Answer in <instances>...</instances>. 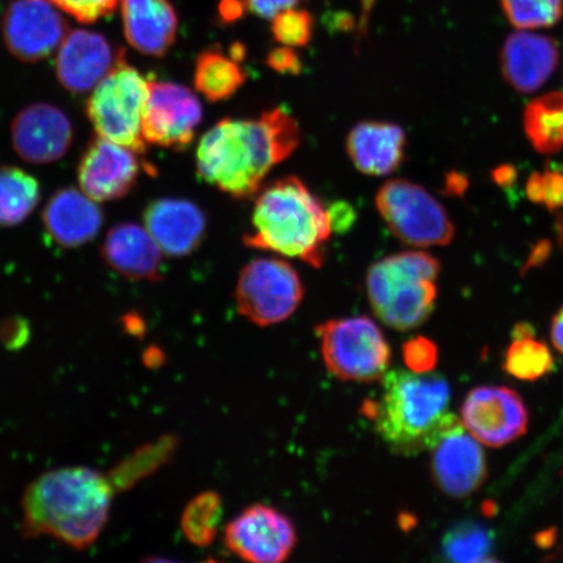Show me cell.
Returning a JSON list of instances; mask_svg holds the SVG:
<instances>
[{
	"mask_svg": "<svg viewBox=\"0 0 563 563\" xmlns=\"http://www.w3.org/2000/svg\"><path fill=\"white\" fill-rule=\"evenodd\" d=\"M300 140L297 121L280 108L258 119H223L200 140L197 174L234 199H250L272 168L291 156Z\"/></svg>",
	"mask_w": 563,
	"mask_h": 563,
	"instance_id": "obj_1",
	"label": "cell"
},
{
	"mask_svg": "<svg viewBox=\"0 0 563 563\" xmlns=\"http://www.w3.org/2000/svg\"><path fill=\"white\" fill-rule=\"evenodd\" d=\"M108 476L89 467H65L42 474L21 499V534L51 537L86 551L108 525L112 497Z\"/></svg>",
	"mask_w": 563,
	"mask_h": 563,
	"instance_id": "obj_2",
	"label": "cell"
},
{
	"mask_svg": "<svg viewBox=\"0 0 563 563\" xmlns=\"http://www.w3.org/2000/svg\"><path fill=\"white\" fill-rule=\"evenodd\" d=\"M382 397L365 404L376 431L394 453L417 455L432 450L443 432L460 420L449 412L445 378L402 369L386 372Z\"/></svg>",
	"mask_w": 563,
	"mask_h": 563,
	"instance_id": "obj_3",
	"label": "cell"
},
{
	"mask_svg": "<svg viewBox=\"0 0 563 563\" xmlns=\"http://www.w3.org/2000/svg\"><path fill=\"white\" fill-rule=\"evenodd\" d=\"M332 231L329 211L319 197L300 179L286 176L256 197L252 231L243 242L250 249L277 252L321 267Z\"/></svg>",
	"mask_w": 563,
	"mask_h": 563,
	"instance_id": "obj_4",
	"label": "cell"
},
{
	"mask_svg": "<svg viewBox=\"0 0 563 563\" xmlns=\"http://www.w3.org/2000/svg\"><path fill=\"white\" fill-rule=\"evenodd\" d=\"M439 274V260L427 252H400L373 264L367 274L373 311L393 329L420 327L433 312Z\"/></svg>",
	"mask_w": 563,
	"mask_h": 563,
	"instance_id": "obj_5",
	"label": "cell"
},
{
	"mask_svg": "<svg viewBox=\"0 0 563 563\" xmlns=\"http://www.w3.org/2000/svg\"><path fill=\"white\" fill-rule=\"evenodd\" d=\"M150 81L126 62L121 52L115 66L97 84L88 98L86 112L97 136L143 154L146 144L141 132Z\"/></svg>",
	"mask_w": 563,
	"mask_h": 563,
	"instance_id": "obj_6",
	"label": "cell"
},
{
	"mask_svg": "<svg viewBox=\"0 0 563 563\" xmlns=\"http://www.w3.org/2000/svg\"><path fill=\"white\" fill-rule=\"evenodd\" d=\"M316 333L327 368L343 382H377L389 367V343L367 316L323 322Z\"/></svg>",
	"mask_w": 563,
	"mask_h": 563,
	"instance_id": "obj_7",
	"label": "cell"
},
{
	"mask_svg": "<svg viewBox=\"0 0 563 563\" xmlns=\"http://www.w3.org/2000/svg\"><path fill=\"white\" fill-rule=\"evenodd\" d=\"M376 206L400 242L415 246L446 245L455 228L445 208L421 186L404 179L386 181L376 196Z\"/></svg>",
	"mask_w": 563,
	"mask_h": 563,
	"instance_id": "obj_8",
	"label": "cell"
},
{
	"mask_svg": "<svg viewBox=\"0 0 563 563\" xmlns=\"http://www.w3.org/2000/svg\"><path fill=\"white\" fill-rule=\"evenodd\" d=\"M235 298L239 312L264 328L292 316L305 298V287L284 260L257 258L242 271Z\"/></svg>",
	"mask_w": 563,
	"mask_h": 563,
	"instance_id": "obj_9",
	"label": "cell"
},
{
	"mask_svg": "<svg viewBox=\"0 0 563 563\" xmlns=\"http://www.w3.org/2000/svg\"><path fill=\"white\" fill-rule=\"evenodd\" d=\"M201 119V103L191 89L174 82L150 81L141 125L146 145L185 151L192 144Z\"/></svg>",
	"mask_w": 563,
	"mask_h": 563,
	"instance_id": "obj_10",
	"label": "cell"
},
{
	"mask_svg": "<svg viewBox=\"0 0 563 563\" xmlns=\"http://www.w3.org/2000/svg\"><path fill=\"white\" fill-rule=\"evenodd\" d=\"M2 32L15 58L35 63L58 52L68 23L51 0H16L4 13Z\"/></svg>",
	"mask_w": 563,
	"mask_h": 563,
	"instance_id": "obj_11",
	"label": "cell"
},
{
	"mask_svg": "<svg viewBox=\"0 0 563 563\" xmlns=\"http://www.w3.org/2000/svg\"><path fill=\"white\" fill-rule=\"evenodd\" d=\"M224 544L244 561H286L297 544V532L285 514L256 504L232 519L224 530Z\"/></svg>",
	"mask_w": 563,
	"mask_h": 563,
	"instance_id": "obj_12",
	"label": "cell"
},
{
	"mask_svg": "<svg viewBox=\"0 0 563 563\" xmlns=\"http://www.w3.org/2000/svg\"><path fill=\"white\" fill-rule=\"evenodd\" d=\"M462 424L484 445L501 448L527 432L528 411L523 399L509 387L481 386L464 400Z\"/></svg>",
	"mask_w": 563,
	"mask_h": 563,
	"instance_id": "obj_13",
	"label": "cell"
},
{
	"mask_svg": "<svg viewBox=\"0 0 563 563\" xmlns=\"http://www.w3.org/2000/svg\"><path fill=\"white\" fill-rule=\"evenodd\" d=\"M137 154L108 139H91L77 167L81 191L97 202L122 199L135 188L143 168Z\"/></svg>",
	"mask_w": 563,
	"mask_h": 563,
	"instance_id": "obj_14",
	"label": "cell"
},
{
	"mask_svg": "<svg viewBox=\"0 0 563 563\" xmlns=\"http://www.w3.org/2000/svg\"><path fill=\"white\" fill-rule=\"evenodd\" d=\"M432 474L438 487L453 498L473 495L487 478V462L478 441L457 420L432 448Z\"/></svg>",
	"mask_w": 563,
	"mask_h": 563,
	"instance_id": "obj_15",
	"label": "cell"
},
{
	"mask_svg": "<svg viewBox=\"0 0 563 563\" xmlns=\"http://www.w3.org/2000/svg\"><path fill=\"white\" fill-rule=\"evenodd\" d=\"M13 150L30 164H52L66 156L74 126L66 112L51 103L26 106L11 125Z\"/></svg>",
	"mask_w": 563,
	"mask_h": 563,
	"instance_id": "obj_16",
	"label": "cell"
},
{
	"mask_svg": "<svg viewBox=\"0 0 563 563\" xmlns=\"http://www.w3.org/2000/svg\"><path fill=\"white\" fill-rule=\"evenodd\" d=\"M121 51H114L101 33L70 32L63 40L55 59L60 86L74 95H87L115 66Z\"/></svg>",
	"mask_w": 563,
	"mask_h": 563,
	"instance_id": "obj_17",
	"label": "cell"
},
{
	"mask_svg": "<svg viewBox=\"0 0 563 563\" xmlns=\"http://www.w3.org/2000/svg\"><path fill=\"white\" fill-rule=\"evenodd\" d=\"M559 63L558 41L549 35L519 30L503 46L504 77L519 93L530 95L543 87Z\"/></svg>",
	"mask_w": 563,
	"mask_h": 563,
	"instance_id": "obj_18",
	"label": "cell"
},
{
	"mask_svg": "<svg viewBox=\"0 0 563 563\" xmlns=\"http://www.w3.org/2000/svg\"><path fill=\"white\" fill-rule=\"evenodd\" d=\"M143 218L145 229L162 252L172 257L191 255L207 235V217L191 201L154 200L145 208Z\"/></svg>",
	"mask_w": 563,
	"mask_h": 563,
	"instance_id": "obj_19",
	"label": "cell"
},
{
	"mask_svg": "<svg viewBox=\"0 0 563 563\" xmlns=\"http://www.w3.org/2000/svg\"><path fill=\"white\" fill-rule=\"evenodd\" d=\"M104 221L98 202L74 187L56 191L42 214L47 235L62 249H77L100 234Z\"/></svg>",
	"mask_w": 563,
	"mask_h": 563,
	"instance_id": "obj_20",
	"label": "cell"
},
{
	"mask_svg": "<svg viewBox=\"0 0 563 563\" xmlns=\"http://www.w3.org/2000/svg\"><path fill=\"white\" fill-rule=\"evenodd\" d=\"M103 262L132 280L161 279L162 250L151 232L136 223H118L101 246Z\"/></svg>",
	"mask_w": 563,
	"mask_h": 563,
	"instance_id": "obj_21",
	"label": "cell"
},
{
	"mask_svg": "<svg viewBox=\"0 0 563 563\" xmlns=\"http://www.w3.org/2000/svg\"><path fill=\"white\" fill-rule=\"evenodd\" d=\"M124 37L141 54L162 58L174 46L178 16L170 0H122Z\"/></svg>",
	"mask_w": 563,
	"mask_h": 563,
	"instance_id": "obj_22",
	"label": "cell"
},
{
	"mask_svg": "<svg viewBox=\"0 0 563 563\" xmlns=\"http://www.w3.org/2000/svg\"><path fill=\"white\" fill-rule=\"evenodd\" d=\"M406 144V133L399 125L362 122L349 133L346 150L358 172L369 176H385L404 164Z\"/></svg>",
	"mask_w": 563,
	"mask_h": 563,
	"instance_id": "obj_23",
	"label": "cell"
},
{
	"mask_svg": "<svg viewBox=\"0 0 563 563\" xmlns=\"http://www.w3.org/2000/svg\"><path fill=\"white\" fill-rule=\"evenodd\" d=\"M525 131L541 154L558 153L563 147V93L553 91L527 106Z\"/></svg>",
	"mask_w": 563,
	"mask_h": 563,
	"instance_id": "obj_24",
	"label": "cell"
},
{
	"mask_svg": "<svg viewBox=\"0 0 563 563\" xmlns=\"http://www.w3.org/2000/svg\"><path fill=\"white\" fill-rule=\"evenodd\" d=\"M195 87L210 102L229 100L243 86L246 75L239 63L220 51L199 55L195 67Z\"/></svg>",
	"mask_w": 563,
	"mask_h": 563,
	"instance_id": "obj_25",
	"label": "cell"
},
{
	"mask_svg": "<svg viewBox=\"0 0 563 563\" xmlns=\"http://www.w3.org/2000/svg\"><path fill=\"white\" fill-rule=\"evenodd\" d=\"M40 200V183L33 175L15 166L0 167V227L24 222Z\"/></svg>",
	"mask_w": 563,
	"mask_h": 563,
	"instance_id": "obj_26",
	"label": "cell"
},
{
	"mask_svg": "<svg viewBox=\"0 0 563 563\" xmlns=\"http://www.w3.org/2000/svg\"><path fill=\"white\" fill-rule=\"evenodd\" d=\"M176 441L165 438L140 448L135 453L112 468L108 476L114 492L129 490L144 477L158 470L173 455Z\"/></svg>",
	"mask_w": 563,
	"mask_h": 563,
	"instance_id": "obj_27",
	"label": "cell"
},
{
	"mask_svg": "<svg viewBox=\"0 0 563 563\" xmlns=\"http://www.w3.org/2000/svg\"><path fill=\"white\" fill-rule=\"evenodd\" d=\"M554 368L551 350L534 335L514 336L504 358V369L510 376L523 382H537Z\"/></svg>",
	"mask_w": 563,
	"mask_h": 563,
	"instance_id": "obj_28",
	"label": "cell"
},
{
	"mask_svg": "<svg viewBox=\"0 0 563 563\" xmlns=\"http://www.w3.org/2000/svg\"><path fill=\"white\" fill-rule=\"evenodd\" d=\"M222 499L216 492H203L187 505L181 530L189 543L208 547L217 538L222 519Z\"/></svg>",
	"mask_w": 563,
	"mask_h": 563,
	"instance_id": "obj_29",
	"label": "cell"
},
{
	"mask_svg": "<svg viewBox=\"0 0 563 563\" xmlns=\"http://www.w3.org/2000/svg\"><path fill=\"white\" fill-rule=\"evenodd\" d=\"M492 533L488 528L475 522H463L449 530L442 540V553L453 562L492 561Z\"/></svg>",
	"mask_w": 563,
	"mask_h": 563,
	"instance_id": "obj_30",
	"label": "cell"
},
{
	"mask_svg": "<svg viewBox=\"0 0 563 563\" xmlns=\"http://www.w3.org/2000/svg\"><path fill=\"white\" fill-rule=\"evenodd\" d=\"M503 11L520 31L544 30L563 18V0H501Z\"/></svg>",
	"mask_w": 563,
	"mask_h": 563,
	"instance_id": "obj_31",
	"label": "cell"
},
{
	"mask_svg": "<svg viewBox=\"0 0 563 563\" xmlns=\"http://www.w3.org/2000/svg\"><path fill=\"white\" fill-rule=\"evenodd\" d=\"M274 40L290 47H305L313 34V18L306 10L288 9L273 18Z\"/></svg>",
	"mask_w": 563,
	"mask_h": 563,
	"instance_id": "obj_32",
	"label": "cell"
},
{
	"mask_svg": "<svg viewBox=\"0 0 563 563\" xmlns=\"http://www.w3.org/2000/svg\"><path fill=\"white\" fill-rule=\"evenodd\" d=\"M528 199L541 203L549 210L563 208V174L547 170L534 173L526 186Z\"/></svg>",
	"mask_w": 563,
	"mask_h": 563,
	"instance_id": "obj_33",
	"label": "cell"
},
{
	"mask_svg": "<svg viewBox=\"0 0 563 563\" xmlns=\"http://www.w3.org/2000/svg\"><path fill=\"white\" fill-rule=\"evenodd\" d=\"M51 2L79 23L91 24L111 15L119 0H51Z\"/></svg>",
	"mask_w": 563,
	"mask_h": 563,
	"instance_id": "obj_34",
	"label": "cell"
},
{
	"mask_svg": "<svg viewBox=\"0 0 563 563\" xmlns=\"http://www.w3.org/2000/svg\"><path fill=\"white\" fill-rule=\"evenodd\" d=\"M404 361L415 373H429L439 362V349L426 336H415L404 344Z\"/></svg>",
	"mask_w": 563,
	"mask_h": 563,
	"instance_id": "obj_35",
	"label": "cell"
},
{
	"mask_svg": "<svg viewBox=\"0 0 563 563\" xmlns=\"http://www.w3.org/2000/svg\"><path fill=\"white\" fill-rule=\"evenodd\" d=\"M32 338V327L24 317L12 316L0 322V343L5 349L18 351L26 346Z\"/></svg>",
	"mask_w": 563,
	"mask_h": 563,
	"instance_id": "obj_36",
	"label": "cell"
},
{
	"mask_svg": "<svg viewBox=\"0 0 563 563\" xmlns=\"http://www.w3.org/2000/svg\"><path fill=\"white\" fill-rule=\"evenodd\" d=\"M266 65L278 74L299 75L302 69V63L297 52L290 46L274 48L267 55Z\"/></svg>",
	"mask_w": 563,
	"mask_h": 563,
	"instance_id": "obj_37",
	"label": "cell"
},
{
	"mask_svg": "<svg viewBox=\"0 0 563 563\" xmlns=\"http://www.w3.org/2000/svg\"><path fill=\"white\" fill-rule=\"evenodd\" d=\"M301 0H243L245 10L264 19H273L277 13L294 9Z\"/></svg>",
	"mask_w": 563,
	"mask_h": 563,
	"instance_id": "obj_38",
	"label": "cell"
},
{
	"mask_svg": "<svg viewBox=\"0 0 563 563\" xmlns=\"http://www.w3.org/2000/svg\"><path fill=\"white\" fill-rule=\"evenodd\" d=\"M328 211L333 231H347L355 222V210L349 206L347 202H335L332 209H329Z\"/></svg>",
	"mask_w": 563,
	"mask_h": 563,
	"instance_id": "obj_39",
	"label": "cell"
},
{
	"mask_svg": "<svg viewBox=\"0 0 563 563\" xmlns=\"http://www.w3.org/2000/svg\"><path fill=\"white\" fill-rule=\"evenodd\" d=\"M220 19L222 23H234V21L241 19L245 11L243 0H221L220 7Z\"/></svg>",
	"mask_w": 563,
	"mask_h": 563,
	"instance_id": "obj_40",
	"label": "cell"
},
{
	"mask_svg": "<svg viewBox=\"0 0 563 563\" xmlns=\"http://www.w3.org/2000/svg\"><path fill=\"white\" fill-rule=\"evenodd\" d=\"M122 323L126 333L131 335H143L145 322L137 313H126L122 317Z\"/></svg>",
	"mask_w": 563,
	"mask_h": 563,
	"instance_id": "obj_41",
	"label": "cell"
},
{
	"mask_svg": "<svg viewBox=\"0 0 563 563\" xmlns=\"http://www.w3.org/2000/svg\"><path fill=\"white\" fill-rule=\"evenodd\" d=\"M551 335L554 347L563 354V307L553 317Z\"/></svg>",
	"mask_w": 563,
	"mask_h": 563,
	"instance_id": "obj_42",
	"label": "cell"
},
{
	"mask_svg": "<svg viewBox=\"0 0 563 563\" xmlns=\"http://www.w3.org/2000/svg\"><path fill=\"white\" fill-rule=\"evenodd\" d=\"M493 179L497 181L498 186L510 187L517 180V172L512 166H501L493 172Z\"/></svg>",
	"mask_w": 563,
	"mask_h": 563,
	"instance_id": "obj_43",
	"label": "cell"
},
{
	"mask_svg": "<svg viewBox=\"0 0 563 563\" xmlns=\"http://www.w3.org/2000/svg\"><path fill=\"white\" fill-rule=\"evenodd\" d=\"M164 354L158 349L152 347L145 352L144 361L147 367H157V365L164 362Z\"/></svg>",
	"mask_w": 563,
	"mask_h": 563,
	"instance_id": "obj_44",
	"label": "cell"
},
{
	"mask_svg": "<svg viewBox=\"0 0 563 563\" xmlns=\"http://www.w3.org/2000/svg\"><path fill=\"white\" fill-rule=\"evenodd\" d=\"M245 55V48L241 42H236V44L231 46L230 56L235 62H242Z\"/></svg>",
	"mask_w": 563,
	"mask_h": 563,
	"instance_id": "obj_45",
	"label": "cell"
},
{
	"mask_svg": "<svg viewBox=\"0 0 563 563\" xmlns=\"http://www.w3.org/2000/svg\"><path fill=\"white\" fill-rule=\"evenodd\" d=\"M559 235H560V241L561 243H563V218H561V220L559 221Z\"/></svg>",
	"mask_w": 563,
	"mask_h": 563,
	"instance_id": "obj_46",
	"label": "cell"
}]
</instances>
